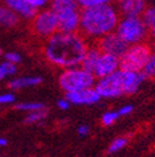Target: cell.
Masks as SVG:
<instances>
[{
  "mask_svg": "<svg viewBox=\"0 0 155 157\" xmlns=\"http://www.w3.org/2000/svg\"><path fill=\"white\" fill-rule=\"evenodd\" d=\"M88 50L85 37L78 33L56 31L46 39L44 45V56L57 67H74L81 65Z\"/></svg>",
  "mask_w": 155,
  "mask_h": 157,
  "instance_id": "obj_1",
  "label": "cell"
},
{
  "mask_svg": "<svg viewBox=\"0 0 155 157\" xmlns=\"http://www.w3.org/2000/svg\"><path fill=\"white\" fill-rule=\"evenodd\" d=\"M119 11L110 4H102L82 9L80 30L85 36L99 39L117 29Z\"/></svg>",
  "mask_w": 155,
  "mask_h": 157,
  "instance_id": "obj_2",
  "label": "cell"
},
{
  "mask_svg": "<svg viewBox=\"0 0 155 157\" xmlns=\"http://www.w3.org/2000/svg\"><path fill=\"white\" fill-rule=\"evenodd\" d=\"M94 82H96L94 75L82 67L81 69L68 67L59 77L60 87L65 92H72V91L93 87Z\"/></svg>",
  "mask_w": 155,
  "mask_h": 157,
  "instance_id": "obj_3",
  "label": "cell"
},
{
  "mask_svg": "<svg viewBox=\"0 0 155 157\" xmlns=\"http://www.w3.org/2000/svg\"><path fill=\"white\" fill-rule=\"evenodd\" d=\"M153 54V49L145 43H137L128 46L125 52L119 57V69L128 71H140L150 55Z\"/></svg>",
  "mask_w": 155,
  "mask_h": 157,
  "instance_id": "obj_4",
  "label": "cell"
},
{
  "mask_svg": "<svg viewBox=\"0 0 155 157\" xmlns=\"http://www.w3.org/2000/svg\"><path fill=\"white\" fill-rule=\"evenodd\" d=\"M115 30L128 45L142 43L148 35V28L140 16H124Z\"/></svg>",
  "mask_w": 155,
  "mask_h": 157,
  "instance_id": "obj_5",
  "label": "cell"
},
{
  "mask_svg": "<svg viewBox=\"0 0 155 157\" xmlns=\"http://www.w3.org/2000/svg\"><path fill=\"white\" fill-rule=\"evenodd\" d=\"M94 89L106 99H114L125 95V81H124V70H117L113 74L99 78Z\"/></svg>",
  "mask_w": 155,
  "mask_h": 157,
  "instance_id": "obj_6",
  "label": "cell"
},
{
  "mask_svg": "<svg viewBox=\"0 0 155 157\" xmlns=\"http://www.w3.org/2000/svg\"><path fill=\"white\" fill-rule=\"evenodd\" d=\"M31 28H32V31L37 36L47 39L56 31H59L56 13L52 9L36 13V15L32 17Z\"/></svg>",
  "mask_w": 155,
  "mask_h": 157,
  "instance_id": "obj_7",
  "label": "cell"
},
{
  "mask_svg": "<svg viewBox=\"0 0 155 157\" xmlns=\"http://www.w3.org/2000/svg\"><path fill=\"white\" fill-rule=\"evenodd\" d=\"M57 16L59 31L63 33H76L80 30V17L81 11L78 10V5H67L57 9H52Z\"/></svg>",
  "mask_w": 155,
  "mask_h": 157,
  "instance_id": "obj_8",
  "label": "cell"
},
{
  "mask_svg": "<svg viewBox=\"0 0 155 157\" xmlns=\"http://www.w3.org/2000/svg\"><path fill=\"white\" fill-rule=\"evenodd\" d=\"M128 46L129 45L117 34V31H112L107 35H103L98 39V43H97V48L99 49L101 52L110 54L117 57H121L125 52Z\"/></svg>",
  "mask_w": 155,
  "mask_h": 157,
  "instance_id": "obj_9",
  "label": "cell"
},
{
  "mask_svg": "<svg viewBox=\"0 0 155 157\" xmlns=\"http://www.w3.org/2000/svg\"><path fill=\"white\" fill-rule=\"evenodd\" d=\"M118 67H119V57L110 55V54L102 52L93 70V75L94 77L102 78V77H106L113 74L114 71H117Z\"/></svg>",
  "mask_w": 155,
  "mask_h": 157,
  "instance_id": "obj_10",
  "label": "cell"
},
{
  "mask_svg": "<svg viewBox=\"0 0 155 157\" xmlns=\"http://www.w3.org/2000/svg\"><path fill=\"white\" fill-rule=\"evenodd\" d=\"M66 99L74 105H91L98 102L102 97L94 87H88L78 91L66 92Z\"/></svg>",
  "mask_w": 155,
  "mask_h": 157,
  "instance_id": "obj_11",
  "label": "cell"
},
{
  "mask_svg": "<svg viewBox=\"0 0 155 157\" xmlns=\"http://www.w3.org/2000/svg\"><path fill=\"white\" fill-rule=\"evenodd\" d=\"M145 8L144 0H118V11L124 16H140Z\"/></svg>",
  "mask_w": 155,
  "mask_h": 157,
  "instance_id": "obj_12",
  "label": "cell"
},
{
  "mask_svg": "<svg viewBox=\"0 0 155 157\" xmlns=\"http://www.w3.org/2000/svg\"><path fill=\"white\" fill-rule=\"evenodd\" d=\"M4 3L5 6L24 19H32L37 13V10L29 4L27 0H4Z\"/></svg>",
  "mask_w": 155,
  "mask_h": 157,
  "instance_id": "obj_13",
  "label": "cell"
},
{
  "mask_svg": "<svg viewBox=\"0 0 155 157\" xmlns=\"http://www.w3.org/2000/svg\"><path fill=\"white\" fill-rule=\"evenodd\" d=\"M19 20H20V16L16 13H14L8 6L0 5V25L5 28H14L19 24Z\"/></svg>",
  "mask_w": 155,
  "mask_h": 157,
  "instance_id": "obj_14",
  "label": "cell"
},
{
  "mask_svg": "<svg viewBox=\"0 0 155 157\" xmlns=\"http://www.w3.org/2000/svg\"><path fill=\"white\" fill-rule=\"evenodd\" d=\"M101 54L102 52L99 51V49L97 48V46L88 48V50H87V52H86V55L83 57V60L81 63L82 69H85V70H87V71H89V72L93 74V70L96 67V64H97V61H98Z\"/></svg>",
  "mask_w": 155,
  "mask_h": 157,
  "instance_id": "obj_15",
  "label": "cell"
},
{
  "mask_svg": "<svg viewBox=\"0 0 155 157\" xmlns=\"http://www.w3.org/2000/svg\"><path fill=\"white\" fill-rule=\"evenodd\" d=\"M42 82V78L38 76H29V77H19V78H14L9 82V87L14 89V90H19L23 87H27V86H35Z\"/></svg>",
  "mask_w": 155,
  "mask_h": 157,
  "instance_id": "obj_16",
  "label": "cell"
},
{
  "mask_svg": "<svg viewBox=\"0 0 155 157\" xmlns=\"http://www.w3.org/2000/svg\"><path fill=\"white\" fill-rule=\"evenodd\" d=\"M140 74L145 78H154L155 77V54L153 52L149 57V60L144 65V67L140 70Z\"/></svg>",
  "mask_w": 155,
  "mask_h": 157,
  "instance_id": "obj_17",
  "label": "cell"
},
{
  "mask_svg": "<svg viewBox=\"0 0 155 157\" xmlns=\"http://www.w3.org/2000/svg\"><path fill=\"white\" fill-rule=\"evenodd\" d=\"M47 117V111L45 109H41V110H35V111H31L25 119V124L30 125V124H36L38 121H42L44 119Z\"/></svg>",
  "mask_w": 155,
  "mask_h": 157,
  "instance_id": "obj_18",
  "label": "cell"
},
{
  "mask_svg": "<svg viewBox=\"0 0 155 157\" xmlns=\"http://www.w3.org/2000/svg\"><path fill=\"white\" fill-rule=\"evenodd\" d=\"M142 19H143V21L148 29L153 28L155 25V5L145 8V10L142 14Z\"/></svg>",
  "mask_w": 155,
  "mask_h": 157,
  "instance_id": "obj_19",
  "label": "cell"
},
{
  "mask_svg": "<svg viewBox=\"0 0 155 157\" xmlns=\"http://www.w3.org/2000/svg\"><path fill=\"white\" fill-rule=\"evenodd\" d=\"M15 72H16V64H13L10 61L0 64V80H3L6 76L14 75Z\"/></svg>",
  "mask_w": 155,
  "mask_h": 157,
  "instance_id": "obj_20",
  "label": "cell"
},
{
  "mask_svg": "<svg viewBox=\"0 0 155 157\" xmlns=\"http://www.w3.org/2000/svg\"><path fill=\"white\" fill-rule=\"evenodd\" d=\"M76 2L78 6H81L82 9H86V8L102 5V4H110L113 0H76Z\"/></svg>",
  "mask_w": 155,
  "mask_h": 157,
  "instance_id": "obj_21",
  "label": "cell"
},
{
  "mask_svg": "<svg viewBox=\"0 0 155 157\" xmlns=\"http://www.w3.org/2000/svg\"><path fill=\"white\" fill-rule=\"evenodd\" d=\"M128 144V140L125 137H119V139H115L110 145H109V148H108V152L109 153H113V152H117L122 148H124Z\"/></svg>",
  "mask_w": 155,
  "mask_h": 157,
  "instance_id": "obj_22",
  "label": "cell"
},
{
  "mask_svg": "<svg viewBox=\"0 0 155 157\" xmlns=\"http://www.w3.org/2000/svg\"><path fill=\"white\" fill-rule=\"evenodd\" d=\"M16 109L17 110H24V111H35V110H41V109H45V106L40 102H25V104H19L16 105Z\"/></svg>",
  "mask_w": 155,
  "mask_h": 157,
  "instance_id": "obj_23",
  "label": "cell"
},
{
  "mask_svg": "<svg viewBox=\"0 0 155 157\" xmlns=\"http://www.w3.org/2000/svg\"><path fill=\"white\" fill-rule=\"evenodd\" d=\"M119 117L118 112H113V111H109V112H106L103 116H102V124L104 126H110L112 124H114L117 121V119Z\"/></svg>",
  "mask_w": 155,
  "mask_h": 157,
  "instance_id": "obj_24",
  "label": "cell"
},
{
  "mask_svg": "<svg viewBox=\"0 0 155 157\" xmlns=\"http://www.w3.org/2000/svg\"><path fill=\"white\" fill-rule=\"evenodd\" d=\"M77 4L76 0H52L51 9H57L61 6H67V5H73Z\"/></svg>",
  "mask_w": 155,
  "mask_h": 157,
  "instance_id": "obj_25",
  "label": "cell"
},
{
  "mask_svg": "<svg viewBox=\"0 0 155 157\" xmlns=\"http://www.w3.org/2000/svg\"><path fill=\"white\" fill-rule=\"evenodd\" d=\"M15 101V95L14 94H3L0 95V105L11 104Z\"/></svg>",
  "mask_w": 155,
  "mask_h": 157,
  "instance_id": "obj_26",
  "label": "cell"
},
{
  "mask_svg": "<svg viewBox=\"0 0 155 157\" xmlns=\"http://www.w3.org/2000/svg\"><path fill=\"white\" fill-rule=\"evenodd\" d=\"M5 59H6V61H10L13 64H17L21 61V56L17 52H8L5 54Z\"/></svg>",
  "mask_w": 155,
  "mask_h": 157,
  "instance_id": "obj_27",
  "label": "cell"
},
{
  "mask_svg": "<svg viewBox=\"0 0 155 157\" xmlns=\"http://www.w3.org/2000/svg\"><path fill=\"white\" fill-rule=\"evenodd\" d=\"M29 4L34 8V9H40V8H44L47 3H49V0H27Z\"/></svg>",
  "mask_w": 155,
  "mask_h": 157,
  "instance_id": "obj_28",
  "label": "cell"
},
{
  "mask_svg": "<svg viewBox=\"0 0 155 157\" xmlns=\"http://www.w3.org/2000/svg\"><path fill=\"white\" fill-rule=\"evenodd\" d=\"M133 106L132 105H128V106H124V107H122L119 111H118V115L119 116H127V115H129L132 111H133Z\"/></svg>",
  "mask_w": 155,
  "mask_h": 157,
  "instance_id": "obj_29",
  "label": "cell"
},
{
  "mask_svg": "<svg viewBox=\"0 0 155 157\" xmlns=\"http://www.w3.org/2000/svg\"><path fill=\"white\" fill-rule=\"evenodd\" d=\"M70 105H71V102L66 99V97H65L63 100H60L59 102H57V106H59L61 110H67V109L70 107Z\"/></svg>",
  "mask_w": 155,
  "mask_h": 157,
  "instance_id": "obj_30",
  "label": "cell"
},
{
  "mask_svg": "<svg viewBox=\"0 0 155 157\" xmlns=\"http://www.w3.org/2000/svg\"><path fill=\"white\" fill-rule=\"evenodd\" d=\"M77 132H78L80 136H86L89 132V127L87 125H81L78 128H77Z\"/></svg>",
  "mask_w": 155,
  "mask_h": 157,
  "instance_id": "obj_31",
  "label": "cell"
},
{
  "mask_svg": "<svg viewBox=\"0 0 155 157\" xmlns=\"http://www.w3.org/2000/svg\"><path fill=\"white\" fill-rule=\"evenodd\" d=\"M6 145H8V141L3 139V137H0V146H6Z\"/></svg>",
  "mask_w": 155,
  "mask_h": 157,
  "instance_id": "obj_32",
  "label": "cell"
},
{
  "mask_svg": "<svg viewBox=\"0 0 155 157\" xmlns=\"http://www.w3.org/2000/svg\"><path fill=\"white\" fill-rule=\"evenodd\" d=\"M150 34H151V36L155 39V25H154L153 28H150Z\"/></svg>",
  "mask_w": 155,
  "mask_h": 157,
  "instance_id": "obj_33",
  "label": "cell"
},
{
  "mask_svg": "<svg viewBox=\"0 0 155 157\" xmlns=\"http://www.w3.org/2000/svg\"><path fill=\"white\" fill-rule=\"evenodd\" d=\"M153 51H154V54H155V45L153 46Z\"/></svg>",
  "mask_w": 155,
  "mask_h": 157,
  "instance_id": "obj_34",
  "label": "cell"
},
{
  "mask_svg": "<svg viewBox=\"0 0 155 157\" xmlns=\"http://www.w3.org/2000/svg\"><path fill=\"white\" fill-rule=\"evenodd\" d=\"M0 55H2V50H0Z\"/></svg>",
  "mask_w": 155,
  "mask_h": 157,
  "instance_id": "obj_35",
  "label": "cell"
}]
</instances>
